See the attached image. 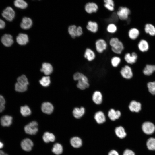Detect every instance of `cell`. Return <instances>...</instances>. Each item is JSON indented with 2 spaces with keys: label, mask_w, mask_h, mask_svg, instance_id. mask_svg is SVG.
Listing matches in <instances>:
<instances>
[{
  "label": "cell",
  "mask_w": 155,
  "mask_h": 155,
  "mask_svg": "<svg viewBox=\"0 0 155 155\" xmlns=\"http://www.w3.org/2000/svg\"><path fill=\"white\" fill-rule=\"evenodd\" d=\"M73 79L77 82L76 86L80 90H83L88 88L90 86L88 77L82 72L77 71L73 75Z\"/></svg>",
  "instance_id": "obj_1"
},
{
  "label": "cell",
  "mask_w": 155,
  "mask_h": 155,
  "mask_svg": "<svg viewBox=\"0 0 155 155\" xmlns=\"http://www.w3.org/2000/svg\"><path fill=\"white\" fill-rule=\"evenodd\" d=\"M109 46L107 41L105 39L100 38L94 42L95 51L96 53L101 54L106 51Z\"/></svg>",
  "instance_id": "obj_2"
},
{
  "label": "cell",
  "mask_w": 155,
  "mask_h": 155,
  "mask_svg": "<svg viewBox=\"0 0 155 155\" xmlns=\"http://www.w3.org/2000/svg\"><path fill=\"white\" fill-rule=\"evenodd\" d=\"M115 11L119 20L121 21L127 20L131 14L130 9L125 6L120 5Z\"/></svg>",
  "instance_id": "obj_3"
},
{
  "label": "cell",
  "mask_w": 155,
  "mask_h": 155,
  "mask_svg": "<svg viewBox=\"0 0 155 155\" xmlns=\"http://www.w3.org/2000/svg\"><path fill=\"white\" fill-rule=\"evenodd\" d=\"M85 12L89 15L96 13L98 11L99 6L98 4L94 1H88L85 3L84 6Z\"/></svg>",
  "instance_id": "obj_4"
},
{
  "label": "cell",
  "mask_w": 155,
  "mask_h": 155,
  "mask_svg": "<svg viewBox=\"0 0 155 155\" xmlns=\"http://www.w3.org/2000/svg\"><path fill=\"white\" fill-rule=\"evenodd\" d=\"M119 73L121 77L126 80H129L133 76L132 68L130 65L127 64L121 67Z\"/></svg>",
  "instance_id": "obj_5"
},
{
  "label": "cell",
  "mask_w": 155,
  "mask_h": 155,
  "mask_svg": "<svg viewBox=\"0 0 155 155\" xmlns=\"http://www.w3.org/2000/svg\"><path fill=\"white\" fill-rule=\"evenodd\" d=\"M138 55L135 52L130 53H125L123 57V59L125 62L128 65H133L135 63L137 60Z\"/></svg>",
  "instance_id": "obj_6"
},
{
  "label": "cell",
  "mask_w": 155,
  "mask_h": 155,
  "mask_svg": "<svg viewBox=\"0 0 155 155\" xmlns=\"http://www.w3.org/2000/svg\"><path fill=\"white\" fill-rule=\"evenodd\" d=\"M24 130L27 134L31 135L36 134L38 130L37 123L34 121L30 122L24 127Z\"/></svg>",
  "instance_id": "obj_7"
},
{
  "label": "cell",
  "mask_w": 155,
  "mask_h": 155,
  "mask_svg": "<svg viewBox=\"0 0 155 155\" xmlns=\"http://www.w3.org/2000/svg\"><path fill=\"white\" fill-rule=\"evenodd\" d=\"M83 57L88 62H91L95 59L96 57V53L92 48L87 47L83 52Z\"/></svg>",
  "instance_id": "obj_8"
},
{
  "label": "cell",
  "mask_w": 155,
  "mask_h": 155,
  "mask_svg": "<svg viewBox=\"0 0 155 155\" xmlns=\"http://www.w3.org/2000/svg\"><path fill=\"white\" fill-rule=\"evenodd\" d=\"M85 28L88 31L92 34H95L99 30V24L96 21L89 20L86 23Z\"/></svg>",
  "instance_id": "obj_9"
},
{
  "label": "cell",
  "mask_w": 155,
  "mask_h": 155,
  "mask_svg": "<svg viewBox=\"0 0 155 155\" xmlns=\"http://www.w3.org/2000/svg\"><path fill=\"white\" fill-rule=\"evenodd\" d=\"M2 16L7 21H11L15 17V12L11 7H7L3 11Z\"/></svg>",
  "instance_id": "obj_10"
},
{
  "label": "cell",
  "mask_w": 155,
  "mask_h": 155,
  "mask_svg": "<svg viewBox=\"0 0 155 155\" xmlns=\"http://www.w3.org/2000/svg\"><path fill=\"white\" fill-rule=\"evenodd\" d=\"M91 99L95 105L98 106L101 105L103 100L102 93L98 90L95 91L92 94Z\"/></svg>",
  "instance_id": "obj_11"
},
{
  "label": "cell",
  "mask_w": 155,
  "mask_h": 155,
  "mask_svg": "<svg viewBox=\"0 0 155 155\" xmlns=\"http://www.w3.org/2000/svg\"><path fill=\"white\" fill-rule=\"evenodd\" d=\"M122 113L119 110L111 108L108 111L106 116L110 120L115 121L119 119Z\"/></svg>",
  "instance_id": "obj_12"
},
{
  "label": "cell",
  "mask_w": 155,
  "mask_h": 155,
  "mask_svg": "<svg viewBox=\"0 0 155 155\" xmlns=\"http://www.w3.org/2000/svg\"><path fill=\"white\" fill-rule=\"evenodd\" d=\"M94 120L96 122L99 124H102L106 121V116L104 112L101 110L96 112L93 116Z\"/></svg>",
  "instance_id": "obj_13"
},
{
  "label": "cell",
  "mask_w": 155,
  "mask_h": 155,
  "mask_svg": "<svg viewBox=\"0 0 155 155\" xmlns=\"http://www.w3.org/2000/svg\"><path fill=\"white\" fill-rule=\"evenodd\" d=\"M142 129L143 132L146 134L150 135L155 131V126L151 122H146L142 124Z\"/></svg>",
  "instance_id": "obj_14"
},
{
  "label": "cell",
  "mask_w": 155,
  "mask_h": 155,
  "mask_svg": "<svg viewBox=\"0 0 155 155\" xmlns=\"http://www.w3.org/2000/svg\"><path fill=\"white\" fill-rule=\"evenodd\" d=\"M86 112V109L83 106L75 107L72 111V114L73 117L77 119L82 118L85 115Z\"/></svg>",
  "instance_id": "obj_15"
},
{
  "label": "cell",
  "mask_w": 155,
  "mask_h": 155,
  "mask_svg": "<svg viewBox=\"0 0 155 155\" xmlns=\"http://www.w3.org/2000/svg\"><path fill=\"white\" fill-rule=\"evenodd\" d=\"M111 51L115 55H121L125 49L123 42L120 40L114 46L110 47Z\"/></svg>",
  "instance_id": "obj_16"
},
{
  "label": "cell",
  "mask_w": 155,
  "mask_h": 155,
  "mask_svg": "<svg viewBox=\"0 0 155 155\" xmlns=\"http://www.w3.org/2000/svg\"><path fill=\"white\" fill-rule=\"evenodd\" d=\"M1 41L4 46L7 47L11 46L14 42L12 36L8 34H5L2 36Z\"/></svg>",
  "instance_id": "obj_17"
},
{
  "label": "cell",
  "mask_w": 155,
  "mask_h": 155,
  "mask_svg": "<svg viewBox=\"0 0 155 155\" xmlns=\"http://www.w3.org/2000/svg\"><path fill=\"white\" fill-rule=\"evenodd\" d=\"M137 46L139 50L142 53L147 52L149 50L150 47L148 41L143 39L139 41Z\"/></svg>",
  "instance_id": "obj_18"
},
{
  "label": "cell",
  "mask_w": 155,
  "mask_h": 155,
  "mask_svg": "<svg viewBox=\"0 0 155 155\" xmlns=\"http://www.w3.org/2000/svg\"><path fill=\"white\" fill-rule=\"evenodd\" d=\"M29 37L26 34L20 33L16 38L17 43L20 45H24L26 44L29 42Z\"/></svg>",
  "instance_id": "obj_19"
},
{
  "label": "cell",
  "mask_w": 155,
  "mask_h": 155,
  "mask_svg": "<svg viewBox=\"0 0 155 155\" xmlns=\"http://www.w3.org/2000/svg\"><path fill=\"white\" fill-rule=\"evenodd\" d=\"M22 148L26 151H30L33 146L32 141L30 139L27 138L22 140L21 143Z\"/></svg>",
  "instance_id": "obj_20"
},
{
  "label": "cell",
  "mask_w": 155,
  "mask_h": 155,
  "mask_svg": "<svg viewBox=\"0 0 155 155\" xmlns=\"http://www.w3.org/2000/svg\"><path fill=\"white\" fill-rule=\"evenodd\" d=\"M140 34V30L136 28H130L128 31L127 35L129 38L132 40H135L139 37Z\"/></svg>",
  "instance_id": "obj_21"
},
{
  "label": "cell",
  "mask_w": 155,
  "mask_h": 155,
  "mask_svg": "<svg viewBox=\"0 0 155 155\" xmlns=\"http://www.w3.org/2000/svg\"><path fill=\"white\" fill-rule=\"evenodd\" d=\"M32 24V21L30 18L24 17L22 19L20 26L23 29L28 30L31 28Z\"/></svg>",
  "instance_id": "obj_22"
},
{
  "label": "cell",
  "mask_w": 155,
  "mask_h": 155,
  "mask_svg": "<svg viewBox=\"0 0 155 155\" xmlns=\"http://www.w3.org/2000/svg\"><path fill=\"white\" fill-rule=\"evenodd\" d=\"M129 110L131 112H138L141 109V104L135 100H132L128 105Z\"/></svg>",
  "instance_id": "obj_23"
},
{
  "label": "cell",
  "mask_w": 155,
  "mask_h": 155,
  "mask_svg": "<svg viewBox=\"0 0 155 155\" xmlns=\"http://www.w3.org/2000/svg\"><path fill=\"white\" fill-rule=\"evenodd\" d=\"M104 7L108 11L113 12L115 10V3L113 0H104L102 1Z\"/></svg>",
  "instance_id": "obj_24"
},
{
  "label": "cell",
  "mask_w": 155,
  "mask_h": 155,
  "mask_svg": "<svg viewBox=\"0 0 155 155\" xmlns=\"http://www.w3.org/2000/svg\"><path fill=\"white\" fill-rule=\"evenodd\" d=\"M41 109L44 113L50 114L53 112L54 110V107L51 103L49 102H45L42 104Z\"/></svg>",
  "instance_id": "obj_25"
},
{
  "label": "cell",
  "mask_w": 155,
  "mask_h": 155,
  "mask_svg": "<svg viewBox=\"0 0 155 155\" xmlns=\"http://www.w3.org/2000/svg\"><path fill=\"white\" fill-rule=\"evenodd\" d=\"M53 69V67L51 64L48 63L44 62L42 65L40 71L46 75H48L52 73Z\"/></svg>",
  "instance_id": "obj_26"
},
{
  "label": "cell",
  "mask_w": 155,
  "mask_h": 155,
  "mask_svg": "<svg viewBox=\"0 0 155 155\" xmlns=\"http://www.w3.org/2000/svg\"><path fill=\"white\" fill-rule=\"evenodd\" d=\"M144 31L147 34L151 36H155V26L153 24H146L144 27Z\"/></svg>",
  "instance_id": "obj_27"
},
{
  "label": "cell",
  "mask_w": 155,
  "mask_h": 155,
  "mask_svg": "<svg viewBox=\"0 0 155 155\" xmlns=\"http://www.w3.org/2000/svg\"><path fill=\"white\" fill-rule=\"evenodd\" d=\"M122 61L121 57L118 55H114L111 58L110 62L111 66L113 68L117 67Z\"/></svg>",
  "instance_id": "obj_28"
},
{
  "label": "cell",
  "mask_w": 155,
  "mask_h": 155,
  "mask_svg": "<svg viewBox=\"0 0 155 155\" xmlns=\"http://www.w3.org/2000/svg\"><path fill=\"white\" fill-rule=\"evenodd\" d=\"M118 30L117 25L113 23H108L106 26V31L109 34H115L117 32Z\"/></svg>",
  "instance_id": "obj_29"
},
{
  "label": "cell",
  "mask_w": 155,
  "mask_h": 155,
  "mask_svg": "<svg viewBox=\"0 0 155 155\" xmlns=\"http://www.w3.org/2000/svg\"><path fill=\"white\" fill-rule=\"evenodd\" d=\"M12 117L11 116L5 115L2 116L0 122L1 125L4 127L10 126L12 123Z\"/></svg>",
  "instance_id": "obj_30"
},
{
  "label": "cell",
  "mask_w": 155,
  "mask_h": 155,
  "mask_svg": "<svg viewBox=\"0 0 155 155\" xmlns=\"http://www.w3.org/2000/svg\"><path fill=\"white\" fill-rule=\"evenodd\" d=\"M70 143L72 147L75 148L81 147L82 145V139L78 137H74L71 138L70 140Z\"/></svg>",
  "instance_id": "obj_31"
},
{
  "label": "cell",
  "mask_w": 155,
  "mask_h": 155,
  "mask_svg": "<svg viewBox=\"0 0 155 155\" xmlns=\"http://www.w3.org/2000/svg\"><path fill=\"white\" fill-rule=\"evenodd\" d=\"M116 135L120 139H123L125 137L127 134L124 128L122 126L117 127L115 130Z\"/></svg>",
  "instance_id": "obj_32"
},
{
  "label": "cell",
  "mask_w": 155,
  "mask_h": 155,
  "mask_svg": "<svg viewBox=\"0 0 155 155\" xmlns=\"http://www.w3.org/2000/svg\"><path fill=\"white\" fill-rule=\"evenodd\" d=\"M42 139L44 142L48 143L54 141L55 137L52 133L46 132L44 133L42 136Z\"/></svg>",
  "instance_id": "obj_33"
},
{
  "label": "cell",
  "mask_w": 155,
  "mask_h": 155,
  "mask_svg": "<svg viewBox=\"0 0 155 155\" xmlns=\"http://www.w3.org/2000/svg\"><path fill=\"white\" fill-rule=\"evenodd\" d=\"M155 71V65L147 64L144 67L143 72L146 75H151Z\"/></svg>",
  "instance_id": "obj_34"
},
{
  "label": "cell",
  "mask_w": 155,
  "mask_h": 155,
  "mask_svg": "<svg viewBox=\"0 0 155 155\" xmlns=\"http://www.w3.org/2000/svg\"><path fill=\"white\" fill-rule=\"evenodd\" d=\"M52 151L54 154L59 155L62 153L63 148L61 144L59 143H56L54 144Z\"/></svg>",
  "instance_id": "obj_35"
},
{
  "label": "cell",
  "mask_w": 155,
  "mask_h": 155,
  "mask_svg": "<svg viewBox=\"0 0 155 155\" xmlns=\"http://www.w3.org/2000/svg\"><path fill=\"white\" fill-rule=\"evenodd\" d=\"M14 6L17 8L24 9L27 7L28 4L24 0H16L14 2Z\"/></svg>",
  "instance_id": "obj_36"
},
{
  "label": "cell",
  "mask_w": 155,
  "mask_h": 155,
  "mask_svg": "<svg viewBox=\"0 0 155 155\" xmlns=\"http://www.w3.org/2000/svg\"><path fill=\"white\" fill-rule=\"evenodd\" d=\"M77 26L75 24L70 25L68 28L69 34L72 38L75 39L76 38V29Z\"/></svg>",
  "instance_id": "obj_37"
},
{
  "label": "cell",
  "mask_w": 155,
  "mask_h": 155,
  "mask_svg": "<svg viewBox=\"0 0 155 155\" xmlns=\"http://www.w3.org/2000/svg\"><path fill=\"white\" fill-rule=\"evenodd\" d=\"M21 114L24 117H26L30 115L31 111L29 107L27 105L22 106L20 108Z\"/></svg>",
  "instance_id": "obj_38"
},
{
  "label": "cell",
  "mask_w": 155,
  "mask_h": 155,
  "mask_svg": "<svg viewBox=\"0 0 155 155\" xmlns=\"http://www.w3.org/2000/svg\"><path fill=\"white\" fill-rule=\"evenodd\" d=\"M146 146L150 150H155V138H149L146 142Z\"/></svg>",
  "instance_id": "obj_39"
},
{
  "label": "cell",
  "mask_w": 155,
  "mask_h": 155,
  "mask_svg": "<svg viewBox=\"0 0 155 155\" xmlns=\"http://www.w3.org/2000/svg\"><path fill=\"white\" fill-rule=\"evenodd\" d=\"M40 84L44 87H47L49 86L51 83L50 78L49 76L42 77L39 80Z\"/></svg>",
  "instance_id": "obj_40"
},
{
  "label": "cell",
  "mask_w": 155,
  "mask_h": 155,
  "mask_svg": "<svg viewBox=\"0 0 155 155\" xmlns=\"http://www.w3.org/2000/svg\"><path fill=\"white\" fill-rule=\"evenodd\" d=\"M27 89V86L23 85L17 82L15 84V89L19 92H23Z\"/></svg>",
  "instance_id": "obj_41"
},
{
  "label": "cell",
  "mask_w": 155,
  "mask_h": 155,
  "mask_svg": "<svg viewBox=\"0 0 155 155\" xmlns=\"http://www.w3.org/2000/svg\"><path fill=\"white\" fill-rule=\"evenodd\" d=\"M119 40L120 39L117 37L113 36L111 37L108 41L109 46L110 47L114 46Z\"/></svg>",
  "instance_id": "obj_42"
},
{
  "label": "cell",
  "mask_w": 155,
  "mask_h": 155,
  "mask_svg": "<svg viewBox=\"0 0 155 155\" xmlns=\"http://www.w3.org/2000/svg\"><path fill=\"white\" fill-rule=\"evenodd\" d=\"M17 80V82L23 85L27 86L29 84L27 78L24 75L18 77Z\"/></svg>",
  "instance_id": "obj_43"
},
{
  "label": "cell",
  "mask_w": 155,
  "mask_h": 155,
  "mask_svg": "<svg viewBox=\"0 0 155 155\" xmlns=\"http://www.w3.org/2000/svg\"><path fill=\"white\" fill-rule=\"evenodd\" d=\"M147 87L149 92L153 95H155V81L148 82Z\"/></svg>",
  "instance_id": "obj_44"
},
{
  "label": "cell",
  "mask_w": 155,
  "mask_h": 155,
  "mask_svg": "<svg viewBox=\"0 0 155 155\" xmlns=\"http://www.w3.org/2000/svg\"><path fill=\"white\" fill-rule=\"evenodd\" d=\"M5 99L3 97L0 95V113L2 112L5 108Z\"/></svg>",
  "instance_id": "obj_45"
},
{
  "label": "cell",
  "mask_w": 155,
  "mask_h": 155,
  "mask_svg": "<svg viewBox=\"0 0 155 155\" xmlns=\"http://www.w3.org/2000/svg\"><path fill=\"white\" fill-rule=\"evenodd\" d=\"M84 33L82 27L81 26H77L76 29V37H80Z\"/></svg>",
  "instance_id": "obj_46"
},
{
  "label": "cell",
  "mask_w": 155,
  "mask_h": 155,
  "mask_svg": "<svg viewBox=\"0 0 155 155\" xmlns=\"http://www.w3.org/2000/svg\"><path fill=\"white\" fill-rule=\"evenodd\" d=\"M123 155H135V154L132 150L126 149L124 151Z\"/></svg>",
  "instance_id": "obj_47"
},
{
  "label": "cell",
  "mask_w": 155,
  "mask_h": 155,
  "mask_svg": "<svg viewBox=\"0 0 155 155\" xmlns=\"http://www.w3.org/2000/svg\"><path fill=\"white\" fill-rule=\"evenodd\" d=\"M108 155H119V153L115 150H110L108 154Z\"/></svg>",
  "instance_id": "obj_48"
},
{
  "label": "cell",
  "mask_w": 155,
  "mask_h": 155,
  "mask_svg": "<svg viewBox=\"0 0 155 155\" xmlns=\"http://www.w3.org/2000/svg\"><path fill=\"white\" fill-rule=\"evenodd\" d=\"M5 22L0 19V29H3L5 28Z\"/></svg>",
  "instance_id": "obj_49"
},
{
  "label": "cell",
  "mask_w": 155,
  "mask_h": 155,
  "mask_svg": "<svg viewBox=\"0 0 155 155\" xmlns=\"http://www.w3.org/2000/svg\"><path fill=\"white\" fill-rule=\"evenodd\" d=\"M0 155H8L7 154L5 153L3 151L0 150Z\"/></svg>",
  "instance_id": "obj_50"
},
{
  "label": "cell",
  "mask_w": 155,
  "mask_h": 155,
  "mask_svg": "<svg viewBox=\"0 0 155 155\" xmlns=\"http://www.w3.org/2000/svg\"><path fill=\"white\" fill-rule=\"evenodd\" d=\"M3 144L0 141V149L2 148L3 146Z\"/></svg>",
  "instance_id": "obj_51"
}]
</instances>
